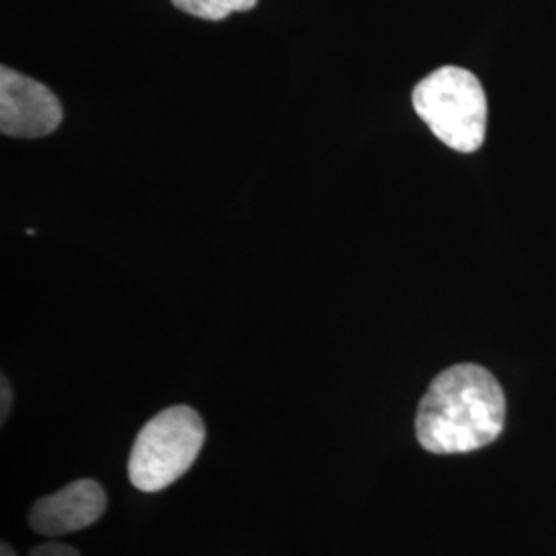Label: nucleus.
I'll list each match as a JSON object with an SVG mask.
<instances>
[{
  "instance_id": "obj_1",
  "label": "nucleus",
  "mask_w": 556,
  "mask_h": 556,
  "mask_svg": "<svg viewBox=\"0 0 556 556\" xmlns=\"http://www.w3.org/2000/svg\"><path fill=\"white\" fill-rule=\"evenodd\" d=\"M507 402L497 378L459 363L431 381L417 413V439L431 454H468L493 443L505 427Z\"/></svg>"
},
{
  "instance_id": "obj_2",
  "label": "nucleus",
  "mask_w": 556,
  "mask_h": 556,
  "mask_svg": "<svg viewBox=\"0 0 556 556\" xmlns=\"http://www.w3.org/2000/svg\"><path fill=\"white\" fill-rule=\"evenodd\" d=\"M418 118L445 147L477 153L486 137L489 103L477 75L459 66H441L413 91Z\"/></svg>"
},
{
  "instance_id": "obj_3",
  "label": "nucleus",
  "mask_w": 556,
  "mask_h": 556,
  "mask_svg": "<svg viewBox=\"0 0 556 556\" xmlns=\"http://www.w3.org/2000/svg\"><path fill=\"white\" fill-rule=\"evenodd\" d=\"M206 439L199 413L169 406L151 418L135 439L128 477L142 493H160L184 477L197 462Z\"/></svg>"
},
{
  "instance_id": "obj_4",
  "label": "nucleus",
  "mask_w": 556,
  "mask_h": 556,
  "mask_svg": "<svg viewBox=\"0 0 556 556\" xmlns=\"http://www.w3.org/2000/svg\"><path fill=\"white\" fill-rule=\"evenodd\" d=\"M62 122L59 98L40 80L0 68V130L13 139H41Z\"/></svg>"
},
{
  "instance_id": "obj_5",
  "label": "nucleus",
  "mask_w": 556,
  "mask_h": 556,
  "mask_svg": "<svg viewBox=\"0 0 556 556\" xmlns=\"http://www.w3.org/2000/svg\"><path fill=\"white\" fill-rule=\"evenodd\" d=\"M105 509L108 497L100 482L83 478L66 484L50 497L36 501L29 511V526L40 536H66L93 526Z\"/></svg>"
},
{
  "instance_id": "obj_6",
  "label": "nucleus",
  "mask_w": 556,
  "mask_h": 556,
  "mask_svg": "<svg viewBox=\"0 0 556 556\" xmlns=\"http://www.w3.org/2000/svg\"><path fill=\"white\" fill-rule=\"evenodd\" d=\"M174 7L200 20L223 21L231 13L252 11L258 0H172Z\"/></svg>"
},
{
  "instance_id": "obj_7",
  "label": "nucleus",
  "mask_w": 556,
  "mask_h": 556,
  "mask_svg": "<svg viewBox=\"0 0 556 556\" xmlns=\"http://www.w3.org/2000/svg\"><path fill=\"white\" fill-rule=\"evenodd\" d=\"M29 556H80L73 546L62 544V542H46L38 548H34Z\"/></svg>"
},
{
  "instance_id": "obj_8",
  "label": "nucleus",
  "mask_w": 556,
  "mask_h": 556,
  "mask_svg": "<svg viewBox=\"0 0 556 556\" xmlns=\"http://www.w3.org/2000/svg\"><path fill=\"white\" fill-rule=\"evenodd\" d=\"M11 400H13V394H11V386L7 383V378H2V422L7 420V415H9V410H11Z\"/></svg>"
},
{
  "instance_id": "obj_9",
  "label": "nucleus",
  "mask_w": 556,
  "mask_h": 556,
  "mask_svg": "<svg viewBox=\"0 0 556 556\" xmlns=\"http://www.w3.org/2000/svg\"><path fill=\"white\" fill-rule=\"evenodd\" d=\"M0 556H17V553H15L7 542H2V544H0Z\"/></svg>"
}]
</instances>
